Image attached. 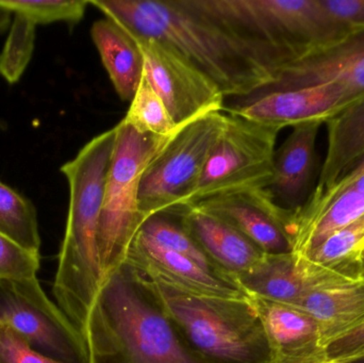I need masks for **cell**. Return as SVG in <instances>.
Returning a JSON list of instances; mask_svg holds the SVG:
<instances>
[{
    "mask_svg": "<svg viewBox=\"0 0 364 363\" xmlns=\"http://www.w3.org/2000/svg\"><path fill=\"white\" fill-rule=\"evenodd\" d=\"M350 104L352 102L342 87L322 85L258 94L252 102L228 111L282 129L308 121L326 123Z\"/></svg>",
    "mask_w": 364,
    "mask_h": 363,
    "instance_id": "cell-14",
    "label": "cell"
},
{
    "mask_svg": "<svg viewBox=\"0 0 364 363\" xmlns=\"http://www.w3.org/2000/svg\"><path fill=\"white\" fill-rule=\"evenodd\" d=\"M361 360H364V353L363 354V355H360V356H359L358 358H357L356 362H355V363L361 362Z\"/></svg>",
    "mask_w": 364,
    "mask_h": 363,
    "instance_id": "cell-34",
    "label": "cell"
},
{
    "mask_svg": "<svg viewBox=\"0 0 364 363\" xmlns=\"http://www.w3.org/2000/svg\"><path fill=\"white\" fill-rule=\"evenodd\" d=\"M0 323L46 357L64 363H89L80 332L47 298L36 277L0 281Z\"/></svg>",
    "mask_w": 364,
    "mask_h": 363,
    "instance_id": "cell-9",
    "label": "cell"
},
{
    "mask_svg": "<svg viewBox=\"0 0 364 363\" xmlns=\"http://www.w3.org/2000/svg\"><path fill=\"white\" fill-rule=\"evenodd\" d=\"M89 1L85 0H47V1H11L0 0V8L12 14H21L34 25L63 21L74 26L85 17Z\"/></svg>",
    "mask_w": 364,
    "mask_h": 363,
    "instance_id": "cell-27",
    "label": "cell"
},
{
    "mask_svg": "<svg viewBox=\"0 0 364 363\" xmlns=\"http://www.w3.org/2000/svg\"><path fill=\"white\" fill-rule=\"evenodd\" d=\"M82 338L89 363H210L182 334L153 279L127 261L102 283Z\"/></svg>",
    "mask_w": 364,
    "mask_h": 363,
    "instance_id": "cell-2",
    "label": "cell"
},
{
    "mask_svg": "<svg viewBox=\"0 0 364 363\" xmlns=\"http://www.w3.org/2000/svg\"><path fill=\"white\" fill-rule=\"evenodd\" d=\"M327 363H355L364 353V319L325 350Z\"/></svg>",
    "mask_w": 364,
    "mask_h": 363,
    "instance_id": "cell-30",
    "label": "cell"
},
{
    "mask_svg": "<svg viewBox=\"0 0 364 363\" xmlns=\"http://www.w3.org/2000/svg\"><path fill=\"white\" fill-rule=\"evenodd\" d=\"M280 130L228 111L222 134L186 206L218 194L269 189Z\"/></svg>",
    "mask_w": 364,
    "mask_h": 363,
    "instance_id": "cell-8",
    "label": "cell"
},
{
    "mask_svg": "<svg viewBox=\"0 0 364 363\" xmlns=\"http://www.w3.org/2000/svg\"><path fill=\"white\" fill-rule=\"evenodd\" d=\"M322 85L342 87L352 104L363 99L364 28L352 30L344 38L291 62L280 70L274 85L259 94Z\"/></svg>",
    "mask_w": 364,
    "mask_h": 363,
    "instance_id": "cell-12",
    "label": "cell"
},
{
    "mask_svg": "<svg viewBox=\"0 0 364 363\" xmlns=\"http://www.w3.org/2000/svg\"><path fill=\"white\" fill-rule=\"evenodd\" d=\"M250 296L297 306L311 290L303 262L290 254L267 255L237 279Z\"/></svg>",
    "mask_w": 364,
    "mask_h": 363,
    "instance_id": "cell-22",
    "label": "cell"
},
{
    "mask_svg": "<svg viewBox=\"0 0 364 363\" xmlns=\"http://www.w3.org/2000/svg\"><path fill=\"white\" fill-rule=\"evenodd\" d=\"M364 175V153L359 158L358 160L354 162L352 166L346 170V174L343 175L341 179L331 188L329 191H327L320 200H314V202H306L305 205L301 207L299 210L304 211V212H308V211L314 210V209L318 208L322 202H324L325 200H328L331 196H333V194L339 192L340 190L344 189V188L350 185V183L356 181L357 179L360 178L361 176Z\"/></svg>",
    "mask_w": 364,
    "mask_h": 363,
    "instance_id": "cell-32",
    "label": "cell"
},
{
    "mask_svg": "<svg viewBox=\"0 0 364 363\" xmlns=\"http://www.w3.org/2000/svg\"><path fill=\"white\" fill-rule=\"evenodd\" d=\"M134 38L144 57L145 76L177 127L224 110L225 96L218 85L176 49L154 38Z\"/></svg>",
    "mask_w": 364,
    "mask_h": 363,
    "instance_id": "cell-10",
    "label": "cell"
},
{
    "mask_svg": "<svg viewBox=\"0 0 364 363\" xmlns=\"http://www.w3.org/2000/svg\"><path fill=\"white\" fill-rule=\"evenodd\" d=\"M260 315L275 363H327L316 321L297 307L250 296Z\"/></svg>",
    "mask_w": 364,
    "mask_h": 363,
    "instance_id": "cell-15",
    "label": "cell"
},
{
    "mask_svg": "<svg viewBox=\"0 0 364 363\" xmlns=\"http://www.w3.org/2000/svg\"><path fill=\"white\" fill-rule=\"evenodd\" d=\"M363 278L364 279V254L363 255Z\"/></svg>",
    "mask_w": 364,
    "mask_h": 363,
    "instance_id": "cell-35",
    "label": "cell"
},
{
    "mask_svg": "<svg viewBox=\"0 0 364 363\" xmlns=\"http://www.w3.org/2000/svg\"><path fill=\"white\" fill-rule=\"evenodd\" d=\"M115 138V127L98 134L60 170L68 179L70 206L53 293L81 336L104 283L98 227Z\"/></svg>",
    "mask_w": 364,
    "mask_h": 363,
    "instance_id": "cell-3",
    "label": "cell"
},
{
    "mask_svg": "<svg viewBox=\"0 0 364 363\" xmlns=\"http://www.w3.org/2000/svg\"><path fill=\"white\" fill-rule=\"evenodd\" d=\"M224 124L222 111L201 115L179 127L154 156L139 187V205L145 220L186 206Z\"/></svg>",
    "mask_w": 364,
    "mask_h": 363,
    "instance_id": "cell-7",
    "label": "cell"
},
{
    "mask_svg": "<svg viewBox=\"0 0 364 363\" xmlns=\"http://www.w3.org/2000/svg\"><path fill=\"white\" fill-rule=\"evenodd\" d=\"M171 317L210 363H275L260 315L248 300L194 296L151 278Z\"/></svg>",
    "mask_w": 364,
    "mask_h": 363,
    "instance_id": "cell-4",
    "label": "cell"
},
{
    "mask_svg": "<svg viewBox=\"0 0 364 363\" xmlns=\"http://www.w3.org/2000/svg\"><path fill=\"white\" fill-rule=\"evenodd\" d=\"M188 206L228 222L267 255L293 253L296 210L280 206L269 189L218 194Z\"/></svg>",
    "mask_w": 364,
    "mask_h": 363,
    "instance_id": "cell-11",
    "label": "cell"
},
{
    "mask_svg": "<svg viewBox=\"0 0 364 363\" xmlns=\"http://www.w3.org/2000/svg\"><path fill=\"white\" fill-rule=\"evenodd\" d=\"M126 261L151 278L159 279L194 296L250 298L233 277L205 268L181 253L158 246L139 236L134 237Z\"/></svg>",
    "mask_w": 364,
    "mask_h": 363,
    "instance_id": "cell-13",
    "label": "cell"
},
{
    "mask_svg": "<svg viewBox=\"0 0 364 363\" xmlns=\"http://www.w3.org/2000/svg\"><path fill=\"white\" fill-rule=\"evenodd\" d=\"M107 18L136 38L176 49L226 96H248L271 87L279 64L242 36L207 0H90Z\"/></svg>",
    "mask_w": 364,
    "mask_h": 363,
    "instance_id": "cell-1",
    "label": "cell"
},
{
    "mask_svg": "<svg viewBox=\"0 0 364 363\" xmlns=\"http://www.w3.org/2000/svg\"><path fill=\"white\" fill-rule=\"evenodd\" d=\"M0 232L29 251L40 253L38 213L28 198L0 180Z\"/></svg>",
    "mask_w": 364,
    "mask_h": 363,
    "instance_id": "cell-24",
    "label": "cell"
},
{
    "mask_svg": "<svg viewBox=\"0 0 364 363\" xmlns=\"http://www.w3.org/2000/svg\"><path fill=\"white\" fill-rule=\"evenodd\" d=\"M182 225L225 274L237 279L265 254L228 222L194 206L175 211Z\"/></svg>",
    "mask_w": 364,
    "mask_h": 363,
    "instance_id": "cell-16",
    "label": "cell"
},
{
    "mask_svg": "<svg viewBox=\"0 0 364 363\" xmlns=\"http://www.w3.org/2000/svg\"><path fill=\"white\" fill-rule=\"evenodd\" d=\"M363 249L364 215L299 257L312 290L363 281Z\"/></svg>",
    "mask_w": 364,
    "mask_h": 363,
    "instance_id": "cell-18",
    "label": "cell"
},
{
    "mask_svg": "<svg viewBox=\"0 0 364 363\" xmlns=\"http://www.w3.org/2000/svg\"><path fill=\"white\" fill-rule=\"evenodd\" d=\"M322 121L293 126L292 132L275 151L273 180L269 190L284 208L299 210L307 202L316 164V142Z\"/></svg>",
    "mask_w": 364,
    "mask_h": 363,
    "instance_id": "cell-17",
    "label": "cell"
},
{
    "mask_svg": "<svg viewBox=\"0 0 364 363\" xmlns=\"http://www.w3.org/2000/svg\"><path fill=\"white\" fill-rule=\"evenodd\" d=\"M111 159L98 227V251L104 281L127 257L134 237L146 221L139 205L141 177L171 136L140 134L123 121L115 126Z\"/></svg>",
    "mask_w": 364,
    "mask_h": 363,
    "instance_id": "cell-6",
    "label": "cell"
},
{
    "mask_svg": "<svg viewBox=\"0 0 364 363\" xmlns=\"http://www.w3.org/2000/svg\"><path fill=\"white\" fill-rule=\"evenodd\" d=\"M323 6L350 29L364 28V0H322Z\"/></svg>",
    "mask_w": 364,
    "mask_h": 363,
    "instance_id": "cell-31",
    "label": "cell"
},
{
    "mask_svg": "<svg viewBox=\"0 0 364 363\" xmlns=\"http://www.w3.org/2000/svg\"><path fill=\"white\" fill-rule=\"evenodd\" d=\"M130 102L129 110L122 121L140 134L170 136L179 129L145 72Z\"/></svg>",
    "mask_w": 364,
    "mask_h": 363,
    "instance_id": "cell-25",
    "label": "cell"
},
{
    "mask_svg": "<svg viewBox=\"0 0 364 363\" xmlns=\"http://www.w3.org/2000/svg\"><path fill=\"white\" fill-rule=\"evenodd\" d=\"M40 266V253L25 249L0 232V281L34 278Z\"/></svg>",
    "mask_w": 364,
    "mask_h": 363,
    "instance_id": "cell-28",
    "label": "cell"
},
{
    "mask_svg": "<svg viewBox=\"0 0 364 363\" xmlns=\"http://www.w3.org/2000/svg\"><path fill=\"white\" fill-rule=\"evenodd\" d=\"M91 36L117 95L124 102H132L144 74V57L138 40L107 17L92 25Z\"/></svg>",
    "mask_w": 364,
    "mask_h": 363,
    "instance_id": "cell-20",
    "label": "cell"
},
{
    "mask_svg": "<svg viewBox=\"0 0 364 363\" xmlns=\"http://www.w3.org/2000/svg\"><path fill=\"white\" fill-rule=\"evenodd\" d=\"M357 363H364V360H361V362H357Z\"/></svg>",
    "mask_w": 364,
    "mask_h": 363,
    "instance_id": "cell-36",
    "label": "cell"
},
{
    "mask_svg": "<svg viewBox=\"0 0 364 363\" xmlns=\"http://www.w3.org/2000/svg\"><path fill=\"white\" fill-rule=\"evenodd\" d=\"M12 13L4 9L0 8V36L4 32L9 31L11 23H12Z\"/></svg>",
    "mask_w": 364,
    "mask_h": 363,
    "instance_id": "cell-33",
    "label": "cell"
},
{
    "mask_svg": "<svg viewBox=\"0 0 364 363\" xmlns=\"http://www.w3.org/2000/svg\"><path fill=\"white\" fill-rule=\"evenodd\" d=\"M210 2L250 40L277 55L284 66L344 38L353 30L335 18L322 0Z\"/></svg>",
    "mask_w": 364,
    "mask_h": 363,
    "instance_id": "cell-5",
    "label": "cell"
},
{
    "mask_svg": "<svg viewBox=\"0 0 364 363\" xmlns=\"http://www.w3.org/2000/svg\"><path fill=\"white\" fill-rule=\"evenodd\" d=\"M294 307L316 321L321 345L326 350L364 319V279L311 290Z\"/></svg>",
    "mask_w": 364,
    "mask_h": 363,
    "instance_id": "cell-19",
    "label": "cell"
},
{
    "mask_svg": "<svg viewBox=\"0 0 364 363\" xmlns=\"http://www.w3.org/2000/svg\"><path fill=\"white\" fill-rule=\"evenodd\" d=\"M363 254H364V249H363Z\"/></svg>",
    "mask_w": 364,
    "mask_h": 363,
    "instance_id": "cell-37",
    "label": "cell"
},
{
    "mask_svg": "<svg viewBox=\"0 0 364 363\" xmlns=\"http://www.w3.org/2000/svg\"><path fill=\"white\" fill-rule=\"evenodd\" d=\"M328 147L316 189L307 202L320 200L364 153V97L328 119Z\"/></svg>",
    "mask_w": 364,
    "mask_h": 363,
    "instance_id": "cell-21",
    "label": "cell"
},
{
    "mask_svg": "<svg viewBox=\"0 0 364 363\" xmlns=\"http://www.w3.org/2000/svg\"><path fill=\"white\" fill-rule=\"evenodd\" d=\"M136 236L158 246L181 253L210 270L222 272L196 240L188 234L182 225L181 217L176 212L151 215L144 222Z\"/></svg>",
    "mask_w": 364,
    "mask_h": 363,
    "instance_id": "cell-23",
    "label": "cell"
},
{
    "mask_svg": "<svg viewBox=\"0 0 364 363\" xmlns=\"http://www.w3.org/2000/svg\"><path fill=\"white\" fill-rule=\"evenodd\" d=\"M0 363H64L46 357L6 324L0 323Z\"/></svg>",
    "mask_w": 364,
    "mask_h": 363,
    "instance_id": "cell-29",
    "label": "cell"
},
{
    "mask_svg": "<svg viewBox=\"0 0 364 363\" xmlns=\"http://www.w3.org/2000/svg\"><path fill=\"white\" fill-rule=\"evenodd\" d=\"M36 28L31 21L14 14L6 44L0 53V75L10 83L18 82L33 55Z\"/></svg>",
    "mask_w": 364,
    "mask_h": 363,
    "instance_id": "cell-26",
    "label": "cell"
}]
</instances>
